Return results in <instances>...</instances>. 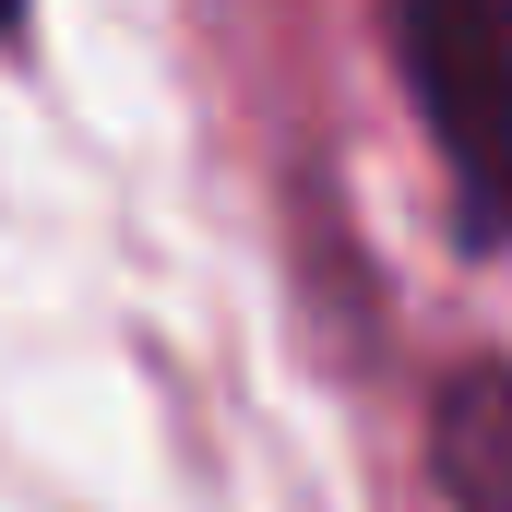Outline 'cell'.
Instances as JSON below:
<instances>
[{
    "label": "cell",
    "instance_id": "cell-1",
    "mask_svg": "<svg viewBox=\"0 0 512 512\" xmlns=\"http://www.w3.org/2000/svg\"><path fill=\"white\" fill-rule=\"evenodd\" d=\"M405 96L453 167V239L501 251L512 239V12L489 0H405L393 12Z\"/></svg>",
    "mask_w": 512,
    "mask_h": 512
},
{
    "label": "cell",
    "instance_id": "cell-2",
    "mask_svg": "<svg viewBox=\"0 0 512 512\" xmlns=\"http://www.w3.org/2000/svg\"><path fill=\"white\" fill-rule=\"evenodd\" d=\"M429 477H441V512H512V370L501 358H465L429 393Z\"/></svg>",
    "mask_w": 512,
    "mask_h": 512
}]
</instances>
